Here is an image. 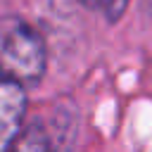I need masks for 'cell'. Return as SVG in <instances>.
Returning a JSON list of instances; mask_svg holds the SVG:
<instances>
[{
	"mask_svg": "<svg viewBox=\"0 0 152 152\" xmlns=\"http://www.w3.org/2000/svg\"><path fill=\"white\" fill-rule=\"evenodd\" d=\"M48 64L43 36L21 17H0V74L24 88L38 86Z\"/></svg>",
	"mask_w": 152,
	"mask_h": 152,
	"instance_id": "cell-1",
	"label": "cell"
},
{
	"mask_svg": "<svg viewBox=\"0 0 152 152\" xmlns=\"http://www.w3.org/2000/svg\"><path fill=\"white\" fill-rule=\"evenodd\" d=\"M26 112V88L0 78V152H10L21 135Z\"/></svg>",
	"mask_w": 152,
	"mask_h": 152,
	"instance_id": "cell-2",
	"label": "cell"
},
{
	"mask_svg": "<svg viewBox=\"0 0 152 152\" xmlns=\"http://www.w3.org/2000/svg\"><path fill=\"white\" fill-rule=\"evenodd\" d=\"M10 152H50V138L48 131L40 124H31L21 131L19 140L12 145Z\"/></svg>",
	"mask_w": 152,
	"mask_h": 152,
	"instance_id": "cell-3",
	"label": "cell"
},
{
	"mask_svg": "<svg viewBox=\"0 0 152 152\" xmlns=\"http://www.w3.org/2000/svg\"><path fill=\"white\" fill-rule=\"evenodd\" d=\"M126 7H128V0H95V10H100L109 21H119Z\"/></svg>",
	"mask_w": 152,
	"mask_h": 152,
	"instance_id": "cell-4",
	"label": "cell"
},
{
	"mask_svg": "<svg viewBox=\"0 0 152 152\" xmlns=\"http://www.w3.org/2000/svg\"><path fill=\"white\" fill-rule=\"evenodd\" d=\"M78 2L86 5V7H93V10H95V0H78Z\"/></svg>",
	"mask_w": 152,
	"mask_h": 152,
	"instance_id": "cell-5",
	"label": "cell"
}]
</instances>
